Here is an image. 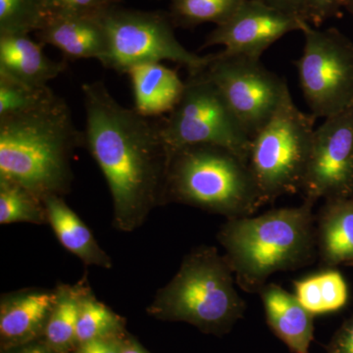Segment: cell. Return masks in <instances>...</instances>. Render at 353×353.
Returning a JSON list of instances; mask_svg holds the SVG:
<instances>
[{
  "mask_svg": "<svg viewBox=\"0 0 353 353\" xmlns=\"http://www.w3.org/2000/svg\"><path fill=\"white\" fill-rule=\"evenodd\" d=\"M82 92L85 148L110 190L113 227L131 233L165 204L170 153L161 121L121 105L101 81L83 83Z\"/></svg>",
  "mask_w": 353,
  "mask_h": 353,
  "instance_id": "6da1fadb",
  "label": "cell"
},
{
  "mask_svg": "<svg viewBox=\"0 0 353 353\" xmlns=\"http://www.w3.org/2000/svg\"><path fill=\"white\" fill-rule=\"evenodd\" d=\"M85 148L68 103L57 97L21 115L0 119V179L39 199L64 196L74 181L72 158Z\"/></svg>",
  "mask_w": 353,
  "mask_h": 353,
  "instance_id": "7a4b0ae2",
  "label": "cell"
},
{
  "mask_svg": "<svg viewBox=\"0 0 353 353\" xmlns=\"http://www.w3.org/2000/svg\"><path fill=\"white\" fill-rule=\"evenodd\" d=\"M314 203L227 219L217 234L236 285L259 294L277 272L304 268L317 256Z\"/></svg>",
  "mask_w": 353,
  "mask_h": 353,
  "instance_id": "3957f363",
  "label": "cell"
},
{
  "mask_svg": "<svg viewBox=\"0 0 353 353\" xmlns=\"http://www.w3.org/2000/svg\"><path fill=\"white\" fill-rule=\"evenodd\" d=\"M225 255L201 245L185 255L170 282L155 294L146 313L161 321L185 322L202 333L223 336L243 318L245 301Z\"/></svg>",
  "mask_w": 353,
  "mask_h": 353,
  "instance_id": "277c9868",
  "label": "cell"
},
{
  "mask_svg": "<svg viewBox=\"0 0 353 353\" xmlns=\"http://www.w3.org/2000/svg\"><path fill=\"white\" fill-rule=\"evenodd\" d=\"M164 201L227 219L252 216L265 205L245 160L227 148L211 145L185 146L172 153Z\"/></svg>",
  "mask_w": 353,
  "mask_h": 353,
  "instance_id": "5b68a950",
  "label": "cell"
},
{
  "mask_svg": "<svg viewBox=\"0 0 353 353\" xmlns=\"http://www.w3.org/2000/svg\"><path fill=\"white\" fill-rule=\"evenodd\" d=\"M316 118L297 108L290 90L252 139L248 164L264 204L303 190Z\"/></svg>",
  "mask_w": 353,
  "mask_h": 353,
  "instance_id": "8992f818",
  "label": "cell"
},
{
  "mask_svg": "<svg viewBox=\"0 0 353 353\" xmlns=\"http://www.w3.org/2000/svg\"><path fill=\"white\" fill-rule=\"evenodd\" d=\"M115 4L102 14L108 51L101 62L106 69L127 74L137 65L172 61L190 74L208 68L212 54L201 57L188 50L176 38L168 13L143 11Z\"/></svg>",
  "mask_w": 353,
  "mask_h": 353,
  "instance_id": "52a82bcc",
  "label": "cell"
},
{
  "mask_svg": "<svg viewBox=\"0 0 353 353\" xmlns=\"http://www.w3.org/2000/svg\"><path fill=\"white\" fill-rule=\"evenodd\" d=\"M160 121L170 155L185 146L218 145L236 153L248 163L252 139L205 70L189 75L178 105Z\"/></svg>",
  "mask_w": 353,
  "mask_h": 353,
  "instance_id": "ba28073f",
  "label": "cell"
},
{
  "mask_svg": "<svg viewBox=\"0 0 353 353\" xmlns=\"http://www.w3.org/2000/svg\"><path fill=\"white\" fill-rule=\"evenodd\" d=\"M303 54L296 64L306 103L315 118H329L353 105V41L334 28L303 21Z\"/></svg>",
  "mask_w": 353,
  "mask_h": 353,
  "instance_id": "9c48e42d",
  "label": "cell"
},
{
  "mask_svg": "<svg viewBox=\"0 0 353 353\" xmlns=\"http://www.w3.org/2000/svg\"><path fill=\"white\" fill-rule=\"evenodd\" d=\"M205 73L250 139L271 119L289 88L260 60L222 51L212 54Z\"/></svg>",
  "mask_w": 353,
  "mask_h": 353,
  "instance_id": "30bf717a",
  "label": "cell"
},
{
  "mask_svg": "<svg viewBox=\"0 0 353 353\" xmlns=\"http://www.w3.org/2000/svg\"><path fill=\"white\" fill-rule=\"evenodd\" d=\"M301 192L314 204L353 196V105L315 129Z\"/></svg>",
  "mask_w": 353,
  "mask_h": 353,
  "instance_id": "8fae6325",
  "label": "cell"
},
{
  "mask_svg": "<svg viewBox=\"0 0 353 353\" xmlns=\"http://www.w3.org/2000/svg\"><path fill=\"white\" fill-rule=\"evenodd\" d=\"M303 19L273 8L262 0H245L206 37L202 48L223 46V53L259 59L269 48L292 32H301Z\"/></svg>",
  "mask_w": 353,
  "mask_h": 353,
  "instance_id": "7c38bea8",
  "label": "cell"
},
{
  "mask_svg": "<svg viewBox=\"0 0 353 353\" xmlns=\"http://www.w3.org/2000/svg\"><path fill=\"white\" fill-rule=\"evenodd\" d=\"M55 299V290H20L2 297L0 303L2 350L27 345L43 334Z\"/></svg>",
  "mask_w": 353,
  "mask_h": 353,
  "instance_id": "4fadbf2b",
  "label": "cell"
},
{
  "mask_svg": "<svg viewBox=\"0 0 353 353\" xmlns=\"http://www.w3.org/2000/svg\"><path fill=\"white\" fill-rule=\"evenodd\" d=\"M102 15L48 16L37 31L39 43L61 51L66 60L105 57L108 36Z\"/></svg>",
  "mask_w": 353,
  "mask_h": 353,
  "instance_id": "5bb4252c",
  "label": "cell"
},
{
  "mask_svg": "<svg viewBox=\"0 0 353 353\" xmlns=\"http://www.w3.org/2000/svg\"><path fill=\"white\" fill-rule=\"evenodd\" d=\"M43 46L27 34H0V75L30 87H48L67 64L46 57Z\"/></svg>",
  "mask_w": 353,
  "mask_h": 353,
  "instance_id": "9a60e30c",
  "label": "cell"
},
{
  "mask_svg": "<svg viewBox=\"0 0 353 353\" xmlns=\"http://www.w3.org/2000/svg\"><path fill=\"white\" fill-rule=\"evenodd\" d=\"M267 323L292 353H309L314 339V316L277 284H267L259 292Z\"/></svg>",
  "mask_w": 353,
  "mask_h": 353,
  "instance_id": "2e32d148",
  "label": "cell"
},
{
  "mask_svg": "<svg viewBox=\"0 0 353 353\" xmlns=\"http://www.w3.org/2000/svg\"><path fill=\"white\" fill-rule=\"evenodd\" d=\"M315 236L324 268L353 265V196L325 201L316 216Z\"/></svg>",
  "mask_w": 353,
  "mask_h": 353,
  "instance_id": "e0dca14e",
  "label": "cell"
},
{
  "mask_svg": "<svg viewBox=\"0 0 353 353\" xmlns=\"http://www.w3.org/2000/svg\"><path fill=\"white\" fill-rule=\"evenodd\" d=\"M134 110L148 118L170 114L185 92V82L163 63L137 65L128 71Z\"/></svg>",
  "mask_w": 353,
  "mask_h": 353,
  "instance_id": "ac0fdd59",
  "label": "cell"
},
{
  "mask_svg": "<svg viewBox=\"0 0 353 353\" xmlns=\"http://www.w3.org/2000/svg\"><path fill=\"white\" fill-rule=\"evenodd\" d=\"M48 224L59 243L88 266L110 269L112 260L95 240L92 231L65 202L63 196L44 199Z\"/></svg>",
  "mask_w": 353,
  "mask_h": 353,
  "instance_id": "d6986e66",
  "label": "cell"
},
{
  "mask_svg": "<svg viewBox=\"0 0 353 353\" xmlns=\"http://www.w3.org/2000/svg\"><path fill=\"white\" fill-rule=\"evenodd\" d=\"M82 283L60 285L57 299L44 329L46 345L55 353H67L77 347V325L83 299L88 292Z\"/></svg>",
  "mask_w": 353,
  "mask_h": 353,
  "instance_id": "ffe728a7",
  "label": "cell"
},
{
  "mask_svg": "<svg viewBox=\"0 0 353 353\" xmlns=\"http://www.w3.org/2000/svg\"><path fill=\"white\" fill-rule=\"evenodd\" d=\"M48 224L43 199L18 183L0 179V224Z\"/></svg>",
  "mask_w": 353,
  "mask_h": 353,
  "instance_id": "44dd1931",
  "label": "cell"
},
{
  "mask_svg": "<svg viewBox=\"0 0 353 353\" xmlns=\"http://www.w3.org/2000/svg\"><path fill=\"white\" fill-rule=\"evenodd\" d=\"M245 0H170V16L175 27L194 29L197 26L226 22Z\"/></svg>",
  "mask_w": 353,
  "mask_h": 353,
  "instance_id": "7402d4cb",
  "label": "cell"
},
{
  "mask_svg": "<svg viewBox=\"0 0 353 353\" xmlns=\"http://www.w3.org/2000/svg\"><path fill=\"white\" fill-rule=\"evenodd\" d=\"M122 318L95 299L90 290L83 297L77 325V345L97 339L115 338L123 332Z\"/></svg>",
  "mask_w": 353,
  "mask_h": 353,
  "instance_id": "603a6c76",
  "label": "cell"
},
{
  "mask_svg": "<svg viewBox=\"0 0 353 353\" xmlns=\"http://www.w3.org/2000/svg\"><path fill=\"white\" fill-rule=\"evenodd\" d=\"M57 94L50 87L34 88L0 75V119L41 108Z\"/></svg>",
  "mask_w": 353,
  "mask_h": 353,
  "instance_id": "cb8c5ba5",
  "label": "cell"
},
{
  "mask_svg": "<svg viewBox=\"0 0 353 353\" xmlns=\"http://www.w3.org/2000/svg\"><path fill=\"white\" fill-rule=\"evenodd\" d=\"M46 17L44 0H0V34L37 32Z\"/></svg>",
  "mask_w": 353,
  "mask_h": 353,
  "instance_id": "d4e9b609",
  "label": "cell"
},
{
  "mask_svg": "<svg viewBox=\"0 0 353 353\" xmlns=\"http://www.w3.org/2000/svg\"><path fill=\"white\" fill-rule=\"evenodd\" d=\"M323 308L325 314L336 312L347 304L350 292L347 281L336 269H326L318 273Z\"/></svg>",
  "mask_w": 353,
  "mask_h": 353,
  "instance_id": "484cf974",
  "label": "cell"
},
{
  "mask_svg": "<svg viewBox=\"0 0 353 353\" xmlns=\"http://www.w3.org/2000/svg\"><path fill=\"white\" fill-rule=\"evenodd\" d=\"M117 3H121V0H44L46 17L54 15L99 16Z\"/></svg>",
  "mask_w": 353,
  "mask_h": 353,
  "instance_id": "4316f807",
  "label": "cell"
},
{
  "mask_svg": "<svg viewBox=\"0 0 353 353\" xmlns=\"http://www.w3.org/2000/svg\"><path fill=\"white\" fill-rule=\"evenodd\" d=\"M294 296L310 314H325L317 274L294 282Z\"/></svg>",
  "mask_w": 353,
  "mask_h": 353,
  "instance_id": "83f0119b",
  "label": "cell"
},
{
  "mask_svg": "<svg viewBox=\"0 0 353 353\" xmlns=\"http://www.w3.org/2000/svg\"><path fill=\"white\" fill-rule=\"evenodd\" d=\"M348 0H306L304 20L309 24L319 28L320 26L341 12Z\"/></svg>",
  "mask_w": 353,
  "mask_h": 353,
  "instance_id": "f1b7e54d",
  "label": "cell"
},
{
  "mask_svg": "<svg viewBox=\"0 0 353 353\" xmlns=\"http://www.w3.org/2000/svg\"><path fill=\"white\" fill-rule=\"evenodd\" d=\"M326 353H353V314L334 333Z\"/></svg>",
  "mask_w": 353,
  "mask_h": 353,
  "instance_id": "f546056e",
  "label": "cell"
},
{
  "mask_svg": "<svg viewBox=\"0 0 353 353\" xmlns=\"http://www.w3.org/2000/svg\"><path fill=\"white\" fill-rule=\"evenodd\" d=\"M122 347L120 336L97 339L79 345L78 353H122Z\"/></svg>",
  "mask_w": 353,
  "mask_h": 353,
  "instance_id": "4dcf8cb0",
  "label": "cell"
},
{
  "mask_svg": "<svg viewBox=\"0 0 353 353\" xmlns=\"http://www.w3.org/2000/svg\"><path fill=\"white\" fill-rule=\"evenodd\" d=\"M273 8L304 20L306 0H262Z\"/></svg>",
  "mask_w": 353,
  "mask_h": 353,
  "instance_id": "1f68e13d",
  "label": "cell"
},
{
  "mask_svg": "<svg viewBox=\"0 0 353 353\" xmlns=\"http://www.w3.org/2000/svg\"><path fill=\"white\" fill-rule=\"evenodd\" d=\"M122 353H148L136 341L127 339L123 341Z\"/></svg>",
  "mask_w": 353,
  "mask_h": 353,
  "instance_id": "d6a6232c",
  "label": "cell"
},
{
  "mask_svg": "<svg viewBox=\"0 0 353 353\" xmlns=\"http://www.w3.org/2000/svg\"><path fill=\"white\" fill-rule=\"evenodd\" d=\"M18 353H55L50 350L48 345H32V347H29L27 348H24V350H21L20 352Z\"/></svg>",
  "mask_w": 353,
  "mask_h": 353,
  "instance_id": "836d02e7",
  "label": "cell"
},
{
  "mask_svg": "<svg viewBox=\"0 0 353 353\" xmlns=\"http://www.w3.org/2000/svg\"><path fill=\"white\" fill-rule=\"evenodd\" d=\"M345 9H347L348 13L353 17V0H348L347 4H345Z\"/></svg>",
  "mask_w": 353,
  "mask_h": 353,
  "instance_id": "e575fe53",
  "label": "cell"
}]
</instances>
